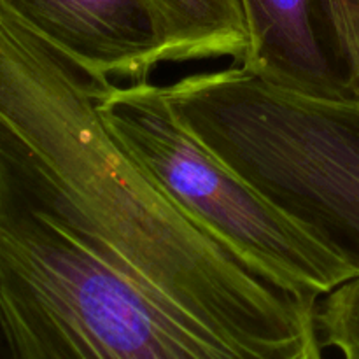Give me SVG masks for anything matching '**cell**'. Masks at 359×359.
I'll return each mask as SVG.
<instances>
[{"label": "cell", "mask_w": 359, "mask_h": 359, "mask_svg": "<svg viewBox=\"0 0 359 359\" xmlns=\"http://www.w3.org/2000/svg\"><path fill=\"white\" fill-rule=\"evenodd\" d=\"M321 39L347 88L359 97V0H314Z\"/></svg>", "instance_id": "obj_8"}, {"label": "cell", "mask_w": 359, "mask_h": 359, "mask_svg": "<svg viewBox=\"0 0 359 359\" xmlns=\"http://www.w3.org/2000/svg\"><path fill=\"white\" fill-rule=\"evenodd\" d=\"M249 30L242 67L314 95H353L321 39L314 0H241Z\"/></svg>", "instance_id": "obj_5"}, {"label": "cell", "mask_w": 359, "mask_h": 359, "mask_svg": "<svg viewBox=\"0 0 359 359\" xmlns=\"http://www.w3.org/2000/svg\"><path fill=\"white\" fill-rule=\"evenodd\" d=\"M314 330L323 354L335 351L347 359H359V273L318 298Z\"/></svg>", "instance_id": "obj_7"}, {"label": "cell", "mask_w": 359, "mask_h": 359, "mask_svg": "<svg viewBox=\"0 0 359 359\" xmlns=\"http://www.w3.org/2000/svg\"><path fill=\"white\" fill-rule=\"evenodd\" d=\"M6 2L95 83H144L161 65L160 32L144 0Z\"/></svg>", "instance_id": "obj_4"}, {"label": "cell", "mask_w": 359, "mask_h": 359, "mask_svg": "<svg viewBox=\"0 0 359 359\" xmlns=\"http://www.w3.org/2000/svg\"><path fill=\"white\" fill-rule=\"evenodd\" d=\"M160 32L161 63H242L249 30L241 0H144Z\"/></svg>", "instance_id": "obj_6"}, {"label": "cell", "mask_w": 359, "mask_h": 359, "mask_svg": "<svg viewBox=\"0 0 359 359\" xmlns=\"http://www.w3.org/2000/svg\"><path fill=\"white\" fill-rule=\"evenodd\" d=\"M97 107L112 135L179 205L277 286L316 307L319 297L359 273L203 146L163 86L100 84Z\"/></svg>", "instance_id": "obj_3"}, {"label": "cell", "mask_w": 359, "mask_h": 359, "mask_svg": "<svg viewBox=\"0 0 359 359\" xmlns=\"http://www.w3.org/2000/svg\"><path fill=\"white\" fill-rule=\"evenodd\" d=\"M100 83L0 0V339L18 359H318L314 307L179 205Z\"/></svg>", "instance_id": "obj_1"}, {"label": "cell", "mask_w": 359, "mask_h": 359, "mask_svg": "<svg viewBox=\"0 0 359 359\" xmlns=\"http://www.w3.org/2000/svg\"><path fill=\"white\" fill-rule=\"evenodd\" d=\"M221 161L359 270V97L314 95L241 63L167 84Z\"/></svg>", "instance_id": "obj_2"}]
</instances>
